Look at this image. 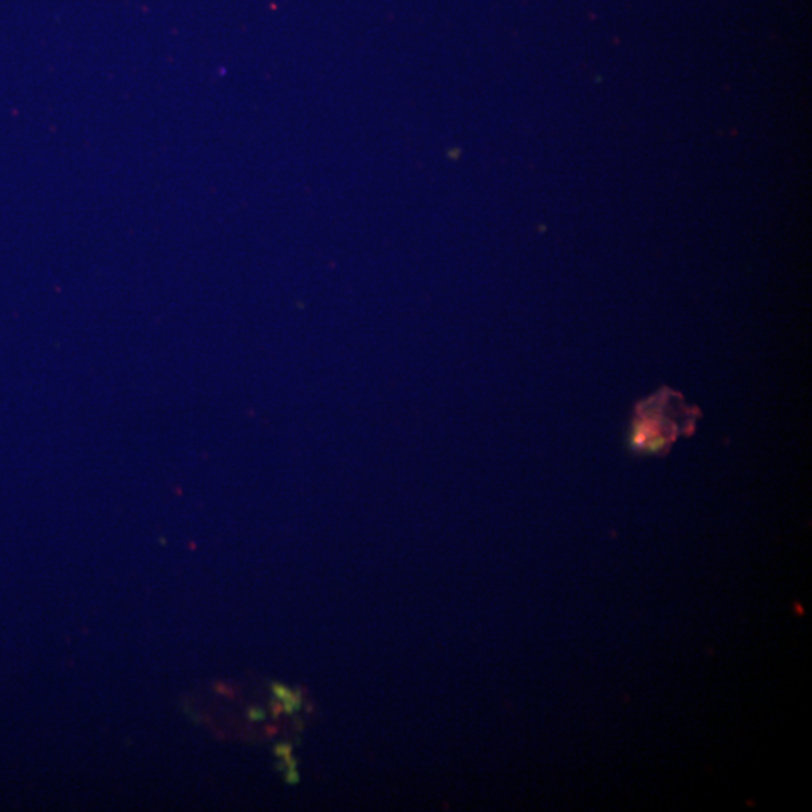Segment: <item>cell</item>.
<instances>
[{
	"label": "cell",
	"instance_id": "obj_1",
	"mask_svg": "<svg viewBox=\"0 0 812 812\" xmlns=\"http://www.w3.org/2000/svg\"><path fill=\"white\" fill-rule=\"evenodd\" d=\"M214 691L217 693H220V696L227 697L229 700L234 699L235 691L231 688V686H227L226 684H222V681H217L214 685Z\"/></svg>",
	"mask_w": 812,
	"mask_h": 812
},
{
	"label": "cell",
	"instance_id": "obj_2",
	"mask_svg": "<svg viewBox=\"0 0 812 812\" xmlns=\"http://www.w3.org/2000/svg\"><path fill=\"white\" fill-rule=\"evenodd\" d=\"M247 716L248 719L254 721V723H259V721H263L267 717L266 712L259 708L248 709Z\"/></svg>",
	"mask_w": 812,
	"mask_h": 812
},
{
	"label": "cell",
	"instance_id": "obj_3",
	"mask_svg": "<svg viewBox=\"0 0 812 812\" xmlns=\"http://www.w3.org/2000/svg\"><path fill=\"white\" fill-rule=\"evenodd\" d=\"M293 745L280 743L274 748V754L278 755L279 759H283V756L293 754Z\"/></svg>",
	"mask_w": 812,
	"mask_h": 812
},
{
	"label": "cell",
	"instance_id": "obj_4",
	"mask_svg": "<svg viewBox=\"0 0 812 812\" xmlns=\"http://www.w3.org/2000/svg\"><path fill=\"white\" fill-rule=\"evenodd\" d=\"M270 711L271 715H273L274 717H279L280 715H283V713H285V704H283V701L275 699L270 703Z\"/></svg>",
	"mask_w": 812,
	"mask_h": 812
},
{
	"label": "cell",
	"instance_id": "obj_5",
	"mask_svg": "<svg viewBox=\"0 0 812 812\" xmlns=\"http://www.w3.org/2000/svg\"><path fill=\"white\" fill-rule=\"evenodd\" d=\"M285 779L287 784H298L299 783V774L297 771V767H290L285 771Z\"/></svg>",
	"mask_w": 812,
	"mask_h": 812
},
{
	"label": "cell",
	"instance_id": "obj_6",
	"mask_svg": "<svg viewBox=\"0 0 812 812\" xmlns=\"http://www.w3.org/2000/svg\"><path fill=\"white\" fill-rule=\"evenodd\" d=\"M278 733H279L278 725L270 724V725H266V728H263V735H266L267 737H274L275 735H278Z\"/></svg>",
	"mask_w": 812,
	"mask_h": 812
},
{
	"label": "cell",
	"instance_id": "obj_7",
	"mask_svg": "<svg viewBox=\"0 0 812 812\" xmlns=\"http://www.w3.org/2000/svg\"><path fill=\"white\" fill-rule=\"evenodd\" d=\"M306 712L309 713V715H310V713H313L315 712V705L310 704V703L306 704Z\"/></svg>",
	"mask_w": 812,
	"mask_h": 812
}]
</instances>
